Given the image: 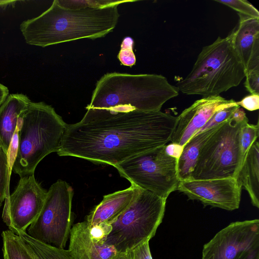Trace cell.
Listing matches in <instances>:
<instances>
[{"instance_id":"1","label":"cell","mask_w":259,"mask_h":259,"mask_svg":"<svg viewBox=\"0 0 259 259\" xmlns=\"http://www.w3.org/2000/svg\"><path fill=\"white\" fill-rule=\"evenodd\" d=\"M67 125L57 154L114 166L170 141L177 117L159 111L87 109Z\"/></svg>"},{"instance_id":"2","label":"cell","mask_w":259,"mask_h":259,"mask_svg":"<svg viewBox=\"0 0 259 259\" xmlns=\"http://www.w3.org/2000/svg\"><path fill=\"white\" fill-rule=\"evenodd\" d=\"M118 6L72 9L54 0L41 15L22 22L20 28L27 44L41 47L84 38H100L115 27L120 15Z\"/></svg>"},{"instance_id":"3","label":"cell","mask_w":259,"mask_h":259,"mask_svg":"<svg viewBox=\"0 0 259 259\" xmlns=\"http://www.w3.org/2000/svg\"><path fill=\"white\" fill-rule=\"evenodd\" d=\"M179 94L178 88L162 75L107 73L97 81L86 109L159 111Z\"/></svg>"},{"instance_id":"4","label":"cell","mask_w":259,"mask_h":259,"mask_svg":"<svg viewBox=\"0 0 259 259\" xmlns=\"http://www.w3.org/2000/svg\"><path fill=\"white\" fill-rule=\"evenodd\" d=\"M67 125L51 106L31 101L18 120V145L11 170L20 178L34 175L39 162L59 150Z\"/></svg>"},{"instance_id":"5","label":"cell","mask_w":259,"mask_h":259,"mask_svg":"<svg viewBox=\"0 0 259 259\" xmlns=\"http://www.w3.org/2000/svg\"><path fill=\"white\" fill-rule=\"evenodd\" d=\"M245 77L244 68L230 33L203 47L192 70L176 87L187 95L218 96L238 86Z\"/></svg>"},{"instance_id":"6","label":"cell","mask_w":259,"mask_h":259,"mask_svg":"<svg viewBox=\"0 0 259 259\" xmlns=\"http://www.w3.org/2000/svg\"><path fill=\"white\" fill-rule=\"evenodd\" d=\"M166 199L140 188L129 207L111 224L104 243L124 253L149 241L162 221Z\"/></svg>"},{"instance_id":"7","label":"cell","mask_w":259,"mask_h":259,"mask_svg":"<svg viewBox=\"0 0 259 259\" xmlns=\"http://www.w3.org/2000/svg\"><path fill=\"white\" fill-rule=\"evenodd\" d=\"M248 119L222 123L200 151L191 180L234 178L241 164L240 133Z\"/></svg>"},{"instance_id":"8","label":"cell","mask_w":259,"mask_h":259,"mask_svg":"<svg viewBox=\"0 0 259 259\" xmlns=\"http://www.w3.org/2000/svg\"><path fill=\"white\" fill-rule=\"evenodd\" d=\"M165 145L136 155L114 167L131 185L166 199L177 190L180 181L178 159L165 153Z\"/></svg>"},{"instance_id":"9","label":"cell","mask_w":259,"mask_h":259,"mask_svg":"<svg viewBox=\"0 0 259 259\" xmlns=\"http://www.w3.org/2000/svg\"><path fill=\"white\" fill-rule=\"evenodd\" d=\"M73 195V189L66 182L59 180L52 184L40 213L28 227L27 234L46 244L65 248L72 228Z\"/></svg>"},{"instance_id":"10","label":"cell","mask_w":259,"mask_h":259,"mask_svg":"<svg viewBox=\"0 0 259 259\" xmlns=\"http://www.w3.org/2000/svg\"><path fill=\"white\" fill-rule=\"evenodd\" d=\"M201 259H259V220L230 223L204 245Z\"/></svg>"},{"instance_id":"11","label":"cell","mask_w":259,"mask_h":259,"mask_svg":"<svg viewBox=\"0 0 259 259\" xmlns=\"http://www.w3.org/2000/svg\"><path fill=\"white\" fill-rule=\"evenodd\" d=\"M47 195L34 175L20 178L14 192L5 200L2 219L9 230L26 232L40 213Z\"/></svg>"},{"instance_id":"12","label":"cell","mask_w":259,"mask_h":259,"mask_svg":"<svg viewBox=\"0 0 259 259\" xmlns=\"http://www.w3.org/2000/svg\"><path fill=\"white\" fill-rule=\"evenodd\" d=\"M241 189L232 178L182 181L177 188L189 199L229 211L239 207Z\"/></svg>"},{"instance_id":"13","label":"cell","mask_w":259,"mask_h":259,"mask_svg":"<svg viewBox=\"0 0 259 259\" xmlns=\"http://www.w3.org/2000/svg\"><path fill=\"white\" fill-rule=\"evenodd\" d=\"M228 101L218 95L204 97L195 101L177 117L171 143L184 146Z\"/></svg>"},{"instance_id":"14","label":"cell","mask_w":259,"mask_h":259,"mask_svg":"<svg viewBox=\"0 0 259 259\" xmlns=\"http://www.w3.org/2000/svg\"><path fill=\"white\" fill-rule=\"evenodd\" d=\"M238 15V24L230 33L246 74L259 69V19Z\"/></svg>"},{"instance_id":"15","label":"cell","mask_w":259,"mask_h":259,"mask_svg":"<svg viewBox=\"0 0 259 259\" xmlns=\"http://www.w3.org/2000/svg\"><path fill=\"white\" fill-rule=\"evenodd\" d=\"M68 250L74 259H117L120 255L112 245L94 239L84 220L72 226Z\"/></svg>"},{"instance_id":"16","label":"cell","mask_w":259,"mask_h":259,"mask_svg":"<svg viewBox=\"0 0 259 259\" xmlns=\"http://www.w3.org/2000/svg\"><path fill=\"white\" fill-rule=\"evenodd\" d=\"M140 188L133 185L124 190L104 196L102 200L86 217L90 226L101 224L111 225L129 207Z\"/></svg>"},{"instance_id":"17","label":"cell","mask_w":259,"mask_h":259,"mask_svg":"<svg viewBox=\"0 0 259 259\" xmlns=\"http://www.w3.org/2000/svg\"><path fill=\"white\" fill-rule=\"evenodd\" d=\"M31 101L25 95H9L0 106V146L9 153L21 114Z\"/></svg>"},{"instance_id":"18","label":"cell","mask_w":259,"mask_h":259,"mask_svg":"<svg viewBox=\"0 0 259 259\" xmlns=\"http://www.w3.org/2000/svg\"><path fill=\"white\" fill-rule=\"evenodd\" d=\"M248 193L252 204L259 208V143L255 141L248 150L235 178Z\"/></svg>"},{"instance_id":"19","label":"cell","mask_w":259,"mask_h":259,"mask_svg":"<svg viewBox=\"0 0 259 259\" xmlns=\"http://www.w3.org/2000/svg\"><path fill=\"white\" fill-rule=\"evenodd\" d=\"M221 124L193 136L184 145L183 152L177 163L180 181L191 180L201 149Z\"/></svg>"},{"instance_id":"20","label":"cell","mask_w":259,"mask_h":259,"mask_svg":"<svg viewBox=\"0 0 259 259\" xmlns=\"http://www.w3.org/2000/svg\"><path fill=\"white\" fill-rule=\"evenodd\" d=\"M12 231L19 236L20 242L32 259H74L68 249L44 243L29 236L26 232Z\"/></svg>"},{"instance_id":"21","label":"cell","mask_w":259,"mask_h":259,"mask_svg":"<svg viewBox=\"0 0 259 259\" xmlns=\"http://www.w3.org/2000/svg\"><path fill=\"white\" fill-rule=\"evenodd\" d=\"M3 256L7 259H32L20 242L19 236L10 230L2 233Z\"/></svg>"},{"instance_id":"22","label":"cell","mask_w":259,"mask_h":259,"mask_svg":"<svg viewBox=\"0 0 259 259\" xmlns=\"http://www.w3.org/2000/svg\"><path fill=\"white\" fill-rule=\"evenodd\" d=\"M239 106L235 101L233 99L228 100L226 104L214 112L206 123L194 135L229 120L231 118L233 112Z\"/></svg>"},{"instance_id":"23","label":"cell","mask_w":259,"mask_h":259,"mask_svg":"<svg viewBox=\"0 0 259 259\" xmlns=\"http://www.w3.org/2000/svg\"><path fill=\"white\" fill-rule=\"evenodd\" d=\"M62 7L72 9H78L85 8H99L108 7L114 5H119L124 3L133 2L135 1H114V0H91V1H64L57 0Z\"/></svg>"},{"instance_id":"24","label":"cell","mask_w":259,"mask_h":259,"mask_svg":"<svg viewBox=\"0 0 259 259\" xmlns=\"http://www.w3.org/2000/svg\"><path fill=\"white\" fill-rule=\"evenodd\" d=\"M11 170L9 154L0 146V207L7 196Z\"/></svg>"},{"instance_id":"25","label":"cell","mask_w":259,"mask_h":259,"mask_svg":"<svg viewBox=\"0 0 259 259\" xmlns=\"http://www.w3.org/2000/svg\"><path fill=\"white\" fill-rule=\"evenodd\" d=\"M258 129V122L256 124H253L249 123L247 121L245 122L241 127L240 133L241 165L249 147L255 141L257 140Z\"/></svg>"},{"instance_id":"26","label":"cell","mask_w":259,"mask_h":259,"mask_svg":"<svg viewBox=\"0 0 259 259\" xmlns=\"http://www.w3.org/2000/svg\"><path fill=\"white\" fill-rule=\"evenodd\" d=\"M214 1L231 8L236 11L238 15L259 19L258 10L247 1L215 0Z\"/></svg>"},{"instance_id":"27","label":"cell","mask_w":259,"mask_h":259,"mask_svg":"<svg viewBox=\"0 0 259 259\" xmlns=\"http://www.w3.org/2000/svg\"><path fill=\"white\" fill-rule=\"evenodd\" d=\"M134 44V41L132 37L126 36L123 38L117 55L121 65L132 67L135 64L136 58L133 52Z\"/></svg>"},{"instance_id":"28","label":"cell","mask_w":259,"mask_h":259,"mask_svg":"<svg viewBox=\"0 0 259 259\" xmlns=\"http://www.w3.org/2000/svg\"><path fill=\"white\" fill-rule=\"evenodd\" d=\"M124 253L125 259H152L149 241L146 242Z\"/></svg>"},{"instance_id":"29","label":"cell","mask_w":259,"mask_h":259,"mask_svg":"<svg viewBox=\"0 0 259 259\" xmlns=\"http://www.w3.org/2000/svg\"><path fill=\"white\" fill-rule=\"evenodd\" d=\"M245 77L244 84L246 90L251 94L259 95V69L248 71Z\"/></svg>"},{"instance_id":"30","label":"cell","mask_w":259,"mask_h":259,"mask_svg":"<svg viewBox=\"0 0 259 259\" xmlns=\"http://www.w3.org/2000/svg\"><path fill=\"white\" fill-rule=\"evenodd\" d=\"M237 104L247 110L252 111L259 109V95L250 94L243 98Z\"/></svg>"},{"instance_id":"31","label":"cell","mask_w":259,"mask_h":259,"mask_svg":"<svg viewBox=\"0 0 259 259\" xmlns=\"http://www.w3.org/2000/svg\"><path fill=\"white\" fill-rule=\"evenodd\" d=\"M183 150V146L175 143L165 146V153L169 156L179 159Z\"/></svg>"},{"instance_id":"32","label":"cell","mask_w":259,"mask_h":259,"mask_svg":"<svg viewBox=\"0 0 259 259\" xmlns=\"http://www.w3.org/2000/svg\"><path fill=\"white\" fill-rule=\"evenodd\" d=\"M16 1H0V7H6V6L9 5L10 4H12L13 3H15Z\"/></svg>"},{"instance_id":"33","label":"cell","mask_w":259,"mask_h":259,"mask_svg":"<svg viewBox=\"0 0 259 259\" xmlns=\"http://www.w3.org/2000/svg\"><path fill=\"white\" fill-rule=\"evenodd\" d=\"M117 259H125V253L120 254Z\"/></svg>"},{"instance_id":"34","label":"cell","mask_w":259,"mask_h":259,"mask_svg":"<svg viewBox=\"0 0 259 259\" xmlns=\"http://www.w3.org/2000/svg\"><path fill=\"white\" fill-rule=\"evenodd\" d=\"M4 259H7V258L5 256H4Z\"/></svg>"}]
</instances>
